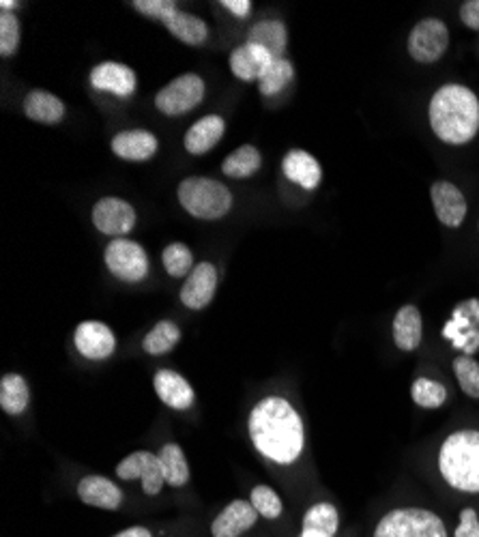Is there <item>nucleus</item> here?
<instances>
[{
  "mask_svg": "<svg viewBox=\"0 0 479 537\" xmlns=\"http://www.w3.org/2000/svg\"><path fill=\"white\" fill-rule=\"evenodd\" d=\"M430 127L445 144H467L479 132V99L462 84H445L430 101Z\"/></svg>",
  "mask_w": 479,
  "mask_h": 537,
  "instance_id": "nucleus-2",
  "label": "nucleus"
},
{
  "mask_svg": "<svg viewBox=\"0 0 479 537\" xmlns=\"http://www.w3.org/2000/svg\"><path fill=\"white\" fill-rule=\"evenodd\" d=\"M338 510L331 503H316L303 516L299 537H333L338 531Z\"/></svg>",
  "mask_w": 479,
  "mask_h": 537,
  "instance_id": "nucleus-26",
  "label": "nucleus"
},
{
  "mask_svg": "<svg viewBox=\"0 0 479 537\" xmlns=\"http://www.w3.org/2000/svg\"><path fill=\"white\" fill-rule=\"evenodd\" d=\"M293 76H295V69L293 65H290V61H286V58H273L271 65L265 69V74L258 80L260 93L263 95L280 93L284 86L293 80Z\"/></svg>",
  "mask_w": 479,
  "mask_h": 537,
  "instance_id": "nucleus-31",
  "label": "nucleus"
},
{
  "mask_svg": "<svg viewBox=\"0 0 479 537\" xmlns=\"http://www.w3.org/2000/svg\"><path fill=\"white\" fill-rule=\"evenodd\" d=\"M430 196L439 222L447 228H460L467 217V198L458 187L449 181H437L432 185Z\"/></svg>",
  "mask_w": 479,
  "mask_h": 537,
  "instance_id": "nucleus-12",
  "label": "nucleus"
},
{
  "mask_svg": "<svg viewBox=\"0 0 479 537\" xmlns=\"http://www.w3.org/2000/svg\"><path fill=\"white\" fill-rule=\"evenodd\" d=\"M222 7H226L230 13H235L237 18H245L252 11L250 0H224Z\"/></svg>",
  "mask_w": 479,
  "mask_h": 537,
  "instance_id": "nucleus-40",
  "label": "nucleus"
},
{
  "mask_svg": "<svg viewBox=\"0 0 479 537\" xmlns=\"http://www.w3.org/2000/svg\"><path fill=\"white\" fill-rule=\"evenodd\" d=\"M460 20L464 26H469L471 31H479V0H467L460 7Z\"/></svg>",
  "mask_w": 479,
  "mask_h": 537,
  "instance_id": "nucleus-39",
  "label": "nucleus"
},
{
  "mask_svg": "<svg viewBox=\"0 0 479 537\" xmlns=\"http://www.w3.org/2000/svg\"><path fill=\"white\" fill-rule=\"evenodd\" d=\"M112 537H151V531L144 529V527H129V529L116 533Z\"/></svg>",
  "mask_w": 479,
  "mask_h": 537,
  "instance_id": "nucleus-41",
  "label": "nucleus"
},
{
  "mask_svg": "<svg viewBox=\"0 0 479 537\" xmlns=\"http://www.w3.org/2000/svg\"><path fill=\"white\" fill-rule=\"evenodd\" d=\"M205 99V82L196 74H183L155 95V106L168 116L192 112Z\"/></svg>",
  "mask_w": 479,
  "mask_h": 537,
  "instance_id": "nucleus-6",
  "label": "nucleus"
},
{
  "mask_svg": "<svg viewBox=\"0 0 479 537\" xmlns=\"http://www.w3.org/2000/svg\"><path fill=\"white\" fill-rule=\"evenodd\" d=\"M250 437L275 464H293L303 452V424L295 406L280 396L260 400L250 413Z\"/></svg>",
  "mask_w": 479,
  "mask_h": 537,
  "instance_id": "nucleus-1",
  "label": "nucleus"
},
{
  "mask_svg": "<svg viewBox=\"0 0 479 537\" xmlns=\"http://www.w3.org/2000/svg\"><path fill=\"white\" fill-rule=\"evenodd\" d=\"M162 263L170 278H187L194 271L192 250L183 243H170L162 254Z\"/></svg>",
  "mask_w": 479,
  "mask_h": 537,
  "instance_id": "nucleus-32",
  "label": "nucleus"
},
{
  "mask_svg": "<svg viewBox=\"0 0 479 537\" xmlns=\"http://www.w3.org/2000/svg\"><path fill=\"white\" fill-rule=\"evenodd\" d=\"M422 333H424V323L422 314L415 306H404L398 310L394 318V342L400 351L411 353L422 344Z\"/></svg>",
  "mask_w": 479,
  "mask_h": 537,
  "instance_id": "nucleus-22",
  "label": "nucleus"
},
{
  "mask_svg": "<svg viewBox=\"0 0 479 537\" xmlns=\"http://www.w3.org/2000/svg\"><path fill=\"white\" fill-rule=\"evenodd\" d=\"M159 142L147 129H129L112 138V153L125 162H147L157 153Z\"/></svg>",
  "mask_w": 479,
  "mask_h": 537,
  "instance_id": "nucleus-17",
  "label": "nucleus"
},
{
  "mask_svg": "<svg viewBox=\"0 0 479 537\" xmlns=\"http://www.w3.org/2000/svg\"><path fill=\"white\" fill-rule=\"evenodd\" d=\"M24 114L31 121L56 125V123L63 121L65 104L48 91H31L24 99Z\"/></svg>",
  "mask_w": 479,
  "mask_h": 537,
  "instance_id": "nucleus-23",
  "label": "nucleus"
},
{
  "mask_svg": "<svg viewBox=\"0 0 479 537\" xmlns=\"http://www.w3.org/2000/svg\"><path fill=\"white\" fill-rule=\"evenodd\" d=\"M263 166V157L254 144H243L237 151H232L222 164V172L230 179H248Z\"/></svg>",
  "mask_w": 479,
  "mask_h": 537,
  "instance_id": "nucleus-28",
  "label": "nucleus"
},
{
  "mask_svg": "<svg viewBox=\"0 0 479 537\" xmlns=\"http://www.w3.org/2000/svg\"><path fill=\"white\" fill-rule=\"evenodd\" d=\"M449 48L447 26L437 18H426L417 22L409 35V54L417 63H437Z\"/></svg>",
  "mask_w": 479,
  "mask_h": 537,
  "instance_id": "nucleus-8",
  "label": "nucleus"
},
{
  "mask_svg": "<svg viewBox=\"0 0 479 537\" xmlns=\"http://www.w3.org/2000/svg\"><path fill=\"white\" fill-rule=\"evenodd\" d=\"M411 394L415 404L422 409H439L447 400V389L432 379H417L411 387Z\"/></svg>",
  "mask_w": 479,
  "mask_h": 537,
  "instance_id": "nucleus-33",
  "label": "nucleus"
},
{
  "mask_svg": "<svg viewBox=\"0 0 479 537\" xmlns=\"http://www.w3.org/2000/svg\"><path fill=\"white\" fill-rule=\"evenodd\" d=\"M116 475H119L125 482L142 480V490L151 497L159 495V490H162L166 484L162 460H159L157 454H151V452L129 454L119 467H116Z\"/></svg>",
  "mask_w": 479,
  "mask_h": 537,
  "instance_id": "nucleus-9",
  "label": "nucleus"
},
{
  "mask_svg": "<svg viewBox=\"0 0 479 537\" xmlns=\"http://www.w3.org/2000/svg\"><path fill=\"white\" fill-rule=\"evenodd\" d=\"M181 340V329L174 325L172 321H159L147 336L142 340V348L144 353L149 355H166L170 353L174 346L179 344Z\"/></svg>",
  "mask_w": 479,
  "mask_h": 537,
  "instance_id": "nucleus-30",
  "label": "nucleus"
},
{
  "mask_svg": "<svg viewBox=\"0 0 479 537\" xmlns=\"http://www.w3.org/2000/svg\"><path fill=\"white\" fill-rule=\"evenodd\" d=\"M31 402V391L20 374H5L0 381V406L7 415H22Z\"/></svg>",
  "mask_w": 479,
  "mask_h": 537,
  "instance_id": "nucleus-27",
  "label": "nucleus"
},
{
  "mask_svg": "<svg viewBox=\"0 0 479 537\" xmlns=\"http://www.w3.org/2000/svg\"><path fill=\"white\" fill-rule=\"evenodd\" d=\"M374 537H447V529L434 512L422 507H400L381 518Z\"/></svg>",
  "mask_w": 479,
  "mask_h": 537,
  "instance_id": "nucleus-5",
  "label": "nucleus"
},
{
  "mask_svg": "<svg viewBox=\"0 0 479 537\" xmlns=\"http://www.w3.org/2000/svg\"><path fill=\"white\" fill-rule=\"evenodd\" d=\"M273 56L254 43H243L230 54V71L243 82H258L265 69L271 65Z\"/></svg>",
  "mask_w": 479,
  "mask_h": 537,
  "instance_id": "nucleus-18",
  "label": "nucleus"
},
{
  "mask_svg": "<svg viewBox=\"0 0 479 537\" xmlns=\"http://www.w3.org/2000/svg\"><path fill=\"white\" fill-rule=\"evenodd\" d=\"M258 520L256 507L252 501H232L226 505V510L213 520L211 533L213 537H239L245 531H250Z\"/></svg>",
  "mask_w": 479,
  "mask_h": 537,
  "instance_id": "nucleus-15",
  "label": "nucleus"
},
{
  "mask_svg": "<svg viewBox=\"0 0 479 537\" xmlns=\"http://www.w3.org/2000/svg\"><path fill=\"white\" fill-rule=\"evenodd\" d=\"M226 123L220 114H209L205 119L196 121L183 138L185 151L192 155H205L209 153L217 142L224 138Z\"/></svg>",
  "mask_w": 479,
  "mask_h": 537,
  "instance_id": "nucleus-19",
  "label": "nucleus"
},
{
  "mask_svg": "<svg viewBox=\"0 0 479 537\" xmlns=\"http://www.w3.org/2000/svg\"><path fill=\"white\" fill-rule=\"evenodd\" d=\"M134 9L142 16L164 24L177 11V3H172V0H136Z\"/></svg>",
  "mask_w": 479,
  "mask_h": 537,
  "instance_id": "nucleus-37",
  "label": "nucleus"
},
{
  "mask_svg": "<svg viewBox=\"0 0 479 537\" xmlns=\"http://www.w3.org/2000/svg\"><path fill=\"white\" fill-rule=\"evenodd\" d=\"M74 342L80 355L93 361L108 359L116 351V338L112 329L99 321L80 323L74 333Z\"/></svg>",
  "mask_w": 479,
  "mask_h": 537,
  "instance_id": "nucleus-11",
  "label": "nucleus"
},
{
  "mask_svg": "<svg viewBox=\"0 0 479 537\" xmlns=\"http://www.w3.org/2000/svg\"><path fill=\"white\" fill-rule=\"evenodd\" d=\"M153 385H155L159 400H162L166 406H170V409H174V411L192 409L196 394H194L192 385L187 383L179 372L159 370L155 374Z\"/></svg>",
  "mask_w": 479,
  "mask_h": 537,
  "instance_id": "nucleus-16",
  "label": "nucleus"
},
{
  "mask_svg": "<svg viewBox=\"0 0 479 537\" xmlns=\"http://www.w3.org/2000/svg\"><path fill=\"white\" fill-rule=\"evenodd\" d=\"M162 460V469L166 484L172 488H181L190 482V464L183 454V449L177 443H168L162 447V452L157 454Z\"/></svg>",
  "mask_w": 479,
  "mask_h": 537,
  "instance_id": "nucleus-29",
  "label": "nucleus"
},
{
  "mask_svg": "<svg viewBox=\"0 0 479 537\" xmlns=\"http://www.w3.org/2000/svg\"><path fill=\"white\" fill-rule=\"evenodd\" d=\"M454 537H479V518L473 510H464Z\"/></svg>",
  "mask_w": 479,
  "mask_h": 537,
  "instance_id": "nucleus-38",
  "label": "nucleus"
},
{
  "mask_svg": "<svg viewBox=\"0 0 479 537\" xmlns=\"http://www.w3.org/2000/svg\"><path fill=\"white\" fill-rule=\"evenodd\" d=\"M217 288V271L211 263H200L187 275L181 288V301L190 310H205L215 297Z\"/></svg>",
  "mask_w": 479,
  "mask_h": 537,
  "instance_id": "nucleus-13",
  "label": "nucleus"
},
{
  "mask_svg": "<svg viewBox=\"0 0 479 537\" xmlns=\"http://www.w3.org/2000/svg\"><path fill=\"white\" fill-rule=\"evenodd\" d=\"M181 207L198 217V220H220L232 207V194L228 187L215 179L190 177L179 185Z\"/></svg>",
  "mask_w": 479,
  "mask_h": 537,
  "instance_id": "nucleus-4",
  "label": "nucleus"
},
{
  "mask_svg": "<svg viewBox=\"0 0 479 537\" xmlns=\"http://www.w3.org/2000/svg\"><path fill=\"white\" fill-rule=\"evenodd\" d=\"M454 374L458 379L460 389L471 398H479V364L471 357H456L454 359Z\"/></svg>",
  "mask_w": 479,
  "mask_h": 537,
  "instance_id": "nucleus-34",
  "label": "nucleus"
},
{
  "mask_svg": "<svg viewBox=\"0 0 479 537\" xmlns=\"http://www.w3.org/2000/svg\"><path fill=\"white\" fill-rule=\"evenodd\" d=\"M282 172L288 181H293L295 185L303 187V190H308V192L316 190L323 179L321 164H318L308 151H301V149L290 151L284 157Z\"/></svg>",
  "mask_w": 479,
  "mask_h": 537,
  "instance_id": "nucleus-20",
  "label": "nucleus"
},
{
  "mask_svg": "<svg viewBox=\"0 0 479 537\" xmlns=\"http://www.w3.org/2000/svg\"><path fill=\"white\" fill-rule=\"evenodd\" d=\"M78 497L82 503L99 507V510H119L123 503L121 488L101 475H89L78 484Z\"/></svg>",
  "mask_w": 479,
  "mask_h": 537,
  "instance_id": "nucleus-21",
  "label": "nucleus"
},
{
  "mask_svg": "<svg viewBox=\"0 0 479 537\" xmlns=\"http://www.w3.org/2000/svg\"><path fill=\"white\" fill-rule=\"evenodd\" d=\"M91 84L97 91H108L112 95L127 97L136 91L138 78L136 71L123 63H99L91 71Z\"/></svg>",
  "mask_w": 479,
  "mask_h": 537,
  "instance_id": "nucleus-14",
  "label": "nucleus"
},
{
  "mask_svg": "<svg viewBox=\"0 0 479 537\" xmlns=\"http://www.w3.org/2000/svg\"><path fill=\"white\" fill-rule=\"evenodd\" d=\"M0 7H3V11L11 13V9H16L18 3H9V0H3V3H0Z\"/></svg>",
  "mask_w": 479,
  "mask_h": 537,
  "instance_id": "nucleus-42",
  "label": "nucleus"
},
{
  "mask_svg": "<svg viewBox=\"0 0 479 537\" xmlns=\"http://www.w3.org/2000/svg\"><path fill=\"white\" fill-rule=\"evenodd\" d=\"M439 471L443 480L460 490L477 495L479 492V432L460 430L449 434L439 452Z\"/></svg>",
  "mask_w": 479,
  "mask_h": 537,
  "instance_id": "nucleus-3",
  "label": "nucleus"
},
{
  "mask_svg": "<svg viewBox=\"0 0 479 537\" xmlns=\"http://www.w3.org/2000/svg\"><path fill=\"white\" fill-rule=\"evenodd\" d=\"M248 43H254V46L265 48L273 58H284L286 43H288L286 26L282 22H278V20L258 22V24H254L250 28Z\"/></svg>",
  "mask_w": 479,
  "mask_h": 537,
  "instance_id": "nucleus-25",
  "label": "nucleus"
},
{
  "mask_svg": "<svg viewBox=\"0 0 479 537\" xmlns=\"http://www.w3.org/2000/svg\"><path fill=\"white\" fill-rule=\"evenodd\" d=\"M250 501L256 507V512L263 518L275 520V518L282 516V510H284L282 499L278 497V492L271 490L269 486H256L252 490Z\"/></svg>",
  "mask_w": 479,
  "mask_h": 537,
  "instance_id": "nucleus-36",
  "label": "nucleus"
},
{
  "mask_svg": "<svg viewBox=\"0 0 479 537\" xmlns=\"http://www.w3.org/2000/svg\"><path fill=\"white\" fill-rule=\"evenodd\" d=\"M136 211L127 200L121 198H101L93 207V224L99 232L108 237L123 239L127 232H132L136 226Z\"/></svg>",
  "mask_w": 479,
  "mask_h": 537,
  "instance_id": "nucleus-10",
  "label": "nucleus"
},
{
  "mask_svg": "<svg viewBox=\"0 0 479 537\" xmlns=\"http://www.w3.org/2000/svg\"><path fill=\"white\" fill-rule=\"evenodd\" d=\"M22 26L20 20L9 11L0 13V54L13 56L20 48Z\"/></svg>",
  "mask_w": 479,
  "mask_h": 537,
  "instance_id": "nucleus-35",
  "label": "nucleus"
},
{
  "mask_svg": "<svg viewBox=\"0 0 479 537\" xmlns=\"http://www.w3.org/2000/svg\"><path fill=\"white\" fill-rule=\"evenodd\" d=\"M106 265L114 278L123 282H140L149 273V258L140 243L114 239L106 248Z\"/></svg>",
  "mask_w": 479,
  "mask_h": 537,
  "instance_id": "nucleus-7",
  "label": "nucleus"
},
{
  "mask_svg": "<svg viewBox=\"0 0 479 537\" xmlns=\"http://www.w3.org/2000/svg\"><path fill=\"white\" fill-rule=\"evenodd\" d=\"M164 26L179 41L187 43V46H202V43H205L209 37V28L205 20H200L192 16V13L181 11V9L174 11L172 16L164 22Z\"/></svg>",
  "mask_w": 479,
  "mask_h": 537,
  "instance_id": "nucleus-24",
  "label": "nucleus"
}]
</instances>
